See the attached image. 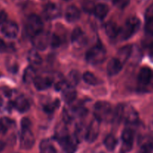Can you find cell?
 Segmentation results:
<instances>
[{
	"label": "cell",
	"mask_w": 153,
	"mask_h": 153,
	"mask_svg": "<svg viewBox=\"0 0 153 153\" xmlns=\"http://www.w3.org/2000/svg\"><path fill=\"white\" fill-rule=\"evenodd\" d=\"M33 82H34V87L38 91H43V90L47 89L52 84V80L49 78L40 77V76H37Z\"/></svg>",
	"instance_id": "obj_19"
},
{
	"label": "cell",
	"mask_w": 153,
	"mask_h": 153,
	"mask_svg": "<svg viewBox=\"0 0 153 153\" xmlns=\"http://www.w3.org/2000/svg\"><path fill=\"white\" fill-rule=\"evenodd\" d=\"M49 43H50V38L48 36V34L43 31L33 37V43L34 46L40 50L46 49Z\"/></svg>",
	"instance_id": "obj_11"
},
{
	"label": "cell",
	"mask_w": 153,
	"mask_h": 153,
	"mask_svg": "<svg viewBox=\"0 0 153 153\" xmlns=\"http://www.w3.org/2000/svg\"><path fill=\"white\" fill-rule=\"evenodd\" d=\"M130 2V0H113V3L118 8H125Z\"/></svg>",
	"instance_id": "obj_33"
},
{
	"label": "cell",
	"mask_w": 153,
	"mask_h": 153,
	"mask_svg": "<svg viewBox=\"0 0 153 153\" xmlns=\"http://www.w3.org/2000/svg\"><path fill=\"white\" fill-rule=\"evenodd\" d=\"M149 55L153 58V43L151 45L150 47H149Z\"/></svg>",
	"instance_id": "obj_41"
},
{
	"label": "cell",
	"mask_w": 153,
	"mask_h": 153,
	"mask_svg": "<svg viewBox=\"0 0 153 153\" xmlns=\"http://www.w3.org/2000/svg\"><path fill=\"white\" fill-rule=\"evenodd\" d=\"M7 15L4 10H0V25H2L4 22H7Z\"/></svg>",
	"instance_id": "obj_38"
},
{
	"label": "cell",
	"mask_w": 153,
	"mask_h": 153,
	"mask_svg": "<svg viewBox=\"0 0 153 153\" xmlns=\"http://www.w3.org/2000/svg\"><path fill=\"white\" fill-rule=\"evenodd\" d=\"M21 127L22 129L24 128H30L31 127V121L28 118H23L21 121Z\"/></svg>",
	"instance_id": "obj_37"
},
{
	"label": "cell",
	"mask_w": 153,
	"mask_h": 153,
	"mask_svg": "<svg viewBox=\"0 0 153 153\" xmlns=\"http://www.w3.org/2000/svg\"><path fill=\"white\" fill-rule=\"evenodd\" d=\"M60 43H61V41H60V39L58 36L55 35V34H53V35L51 37L50 44L52 47H57V46H59Z\"/></svg>",
	"instance_id": "obj_34"
},
{
	"label": "cell",
	"mask_w": 153,
	"mask_h": 153,
	"mask_svg": "<svg viewBox=\"0 0 153 153\" xmlns=\"http://www.w3.org/2000/svg\"><path fill=\"white\" fill-rule=\"evenodd\" d=\"M72 43L76 47L80 48L87 42L86 36L80 28H76L73 30L71 36Z\"/></svg>",
	"instance_id": "obj_12"
},
{
	"label": "cell",
	"mask_w": 153,
	"mask_h": 153,
	"mask_svg": "<svg viewBox=\"0 0 153 153\" xmlns=\"http://www.w3.org/2000/svg\"><path fill=\"white\" fill-rule=\"evenodd\" d=\"M40 152L41 153H57L56 149L49 140H43L40 143Z\"/></svg>",
	"instance_id": "obj_25"
},
{
	"label": "cell",
	"mask_w": 153,
	"mask_h": 153,
	"mask_svg": "<svg viewBox=\"0 0 153 153\" xmlns=\"http://www.w3.org/2000/svg\"><path fill=\"white\" fill-rule=\"evenodd\" d=\"M131 51H132V48L131 46H126L123 47L118 52V59L122 63L126 62L129 58Z\"/></svg>",
	"instance_id": "obj_22"
},
{
	"label": "cell",
	"mask_w": 153,
	"mask_h": 153,
	"mask_svg": "<svg viewBox=\"0 0 153 153\" xmlns=\"http://www.w3.org/2000/svg\"><path fill=\"white\" fill-rule=\"evenodd\" d=\"M13 107L21 113L27 111L30 108V104L28 100L23 96H19L13 102Z\"/></svg>",
	"instance_id": "obj_18"
},
{
	"label": "cell",
	"mask_w": 153,
	"mask_h": 153,
	"mask_svg": "<svg viewBox=\"0 0 153 153\" xmlns=\"http://www.w3.org/2000/svg\"><path fill=\"white\" fill-rule=\"evenodd\" d=\"M43 24L41 19L36 14H31L27 19L26 31L28 35L34 37L43 31Z\"/></svg>",
	"instance_id": "obj_4"
},
{
	"label": "cell",
	"mask_w": 153,
	"mask_h": 153,
	"mask_svg": "<svg viewBox=\"0 0 153 153\" xmlns=\"http://www.w3.org/2000/svg\"><path fill=\"white\" fill-rule=\"evenodd\" d=\"M134 131L130 128H126L122 134L123 144L121 146V152L126 153L129 152L133 146L134 141Z\"/></svg>",
	"instance_id": "obj_7"
},
{
	"label": "cell",
	"mask_w": 153,
	"mask_h": 153,
	"mask_svg": "<svg viewBox=\"0 0 153 153\" xmlns=\"http://www.w3.org/2000/svg\"><path fill=\"white\" fill-rule=\"evenodd\" d=\"M107 55L105 49L102 45H95L87 52L86 60L93 65L100 64L105 61Z\"/></svg>",
	"instance_id": "obj_2"
},
{
	"label": "cell",
	"mask_w": 153,
	"mask_h": 153,
	"mask_svg": "<svg viewBox=\"0 0 153 153\" xmlns=\"http://www.w3.org/2000/svg\"><path fill=\"white\" fill-rule=\"evenodd\" d=\"M1 32L9 38H15L19 33V27L17 24L12 21H7L1 26Z\"/></svg>",
	"instance_id": "obj_9"
},
{
	"label": "cell",
	"mask_w": 153,
	"mask_h": 153,
	"mask_svg": "<svg viewBox=\"0 0 153 153\" xmlns=\"http://www.w3.org/2000/svg\"><path fill=\"white\" fill-rule=\"evenodd\" d=\"M94 117L95 119L101 121H107L109 119H114V114L111 105L105 101H99L94 105Z\"/></svg>",
	"instance_id": "obj_1"
},
{
	"label": "cell",
	"mask_w": 153,
	"mask_h": 153,
	"mask_svg": "<svg viewBox=\"0 0 153 153\" xmlns=\"http://www.w3.org/2000/svg\"><path fill=\"white\" fill-rule=\"evenodd\" d=\"M152 73L149 67H143L140 69V72L138 73V83L140 86L144 87L149 85L150 82L151 78H152Z\"/></svg>",
	"instance_id": "obj_14"
},
{
	"label": "cell",
	"mask_w": 153,
	"mask_h": 153,
	"mask_svg": "<svg viewBox=\"0 0 153 153\" xmlns=\"http://www.w3.org/2000/svg\"><path fill=\"white\" fill-rule=\"evenodd\" d=\"M145 28H146V31L148 34L153 35V19L147 21Z\"/></svg>",
	"instance_id": "obj_36"
},
{
	"label": "cell",
	"mask_w": 153,
	"mask_h": 153,
	"mask_svg": "<svg viewBox=\"0 0 153 153\" xmlns=\"http://www.w3.org/2000/svg\"><path fill=\"white\" fill-rule=\"evenodd\" d=\"M104 144L108 150L113 151L116 147L117 144V140L116 137L114 136L109 134L105 139Z\"/></svg>",
	"instance_id": "obj_27"
},
{
	"label": "cell",
	"mask_w": 153,
	"mask_h": 153,
	"mask_svg": "<svg viewBox=\"0 0 153 153\" xmlns=\"http://www.w3.org/2000/svg\"><path fill=\"white\" fill-rule=\"evenodd\" d=\"M123 63L118 58H112L108 61L107 65V73L109 76H115L121 71Z\"/></svg>",
	"instance_id": "obj_13"
},
{
	"label": "cell",
	"mask_w": 153,
	"mask_h": 153,
	"mask_svg": "<svg viewBox=\"0 0 153 153\" xmlns=\"http://www.w3.org/2000/svg\"><path fill=\"white\" fill-rule=\"evenodd\" d=\"M82 9L87 13H94L96 4L91 0H83L82 1Z\"/></svg>",
	"instance_id": "obj_29"
},
{
	"label": "cell",
	"mask_w": 153,
	"mask_h": 153,
	"mask_svg": "<svg viewBox=\"0 0 153 153\" xmlns=\"http://www.w3.org/2000/svg\"><path fill=\"white\" fill-rule=\"evenodd\" d=\"M63 91V98L64 101L67 103H71L74 101L77 97V93L73 89V86L67 83L64 88L62 89Z\"/></svg>",
	"instance_id": "obj_17"
},
{
	"label": "cell",
	"mask_w": 153,
	"mask_h": 153,
	"mask_svg": "<svg viewBox=\"0 0 153 153\" xmlns=\"http://www.w3.org/2000/svg\"><path fill=\"white\" fill-rule=\"evenodd\" d=\"M145 18H146V21L151 20L153 19V4L150 5L146 10L145 13Z\"/></svg>",
	"instance_id": "obj_35"
},
{
	"label": "cell",
	"mask_w": 153,
	"mask_h": 153,
	"mask_svg": "<svg viewBox=\"0 0 153 153\" xmlns=\"http://www.w3.org/2000/svg\"><path fill=\"white\" fill-rule=\"evenodd\" d=\"M100 123L97 119L94 120L87 128L85 139L89 143H93L98 137L100 134Z\"/></svg>",
	"instance_id": "obj_8"
},
{
	"label": "cell",
	"mask_w": 153,
	"mask_h": 153,
	"mask_svg": "<svg viewBox=\"0 0 153 153\" xmlns=\"http://www.w3.org/2000/svg\"><path fill=\"white\" fill-rule=\"evenodd\" d=\"M13 125V121L8 117H1L0 119V134H5Z\"/></svg>",
	"instance_id": "obj_24"
},
{
	"label": "cell",
	"mask_w": 153,
	"mask_h": 153,
	"mask_svg": "<svg viewBox=\"0 0 153 153\" xmlns=\"http://www.w3.org/2000/svg\"><path fill=\"white\" fill-rule=\"evenodd\" d=\"M150 129L153 131V120L152 121V123H151L150 124Z\"/></svg>",
	"instance_id": "obj_43"
},
{
	"label": "cell",
	"mask_w": 153,
	"mask_h": 153,
	"mask_svg": "<svg viewBox=\"0 0 153 153\" xmlns=\"http://www.w3.org/2000/svg\"><path fill=\"white\" fill-rule=\"evenodd\" d=\"M28 61L31 65L38 67L41 64L42 58L35 49H31L28 53Z\"/></svg>",
	"instance_id": "obj_23"
},
{
	"label": "cell",
	"mask_w": 153,
	"mask_h": 153,
	"mask_svg": "<svg viewBox=\"0 0 153 153\" xmlns=\"http://www.w3.org/2000/svg\"><path fill=\"white\" fill-rule=\"evenodd\" d=\"M4 147H5V143H4V142H3L2 140H0V152L4 149Z\"/></svg>",
	"instance_id": "obj_40"
},
{
	"label": "cell",
	"mask_w": 153,
	"mask_h": 153,
	"mask_svg": "<svg viewBox=\"0 0 153 153\" xmlns=\"http://www.w3.org/2000/svg\"><path fill=\"white\" fill-rule=\"evenodd\" d=\"M35 143V138L31 128L22 129L20 135V147L23 149H30Z\"/></svg>",
	"instance_id": "obj_5"
},
{
	"label": "cell",
	"mask_w": 153,
	"mask_h": 153,
	"mask_svg": "<svg viewBox=\"0 0 153 153\" xmlns=\"http://www.w3.org/2000/svg\"><path fill=\"white\" fill-rule=\"evenodd\" d=\"M44 15L48 19H55L61 15V8L55 3H49L44 8Z\"/></svg>",
	"instance_id": "obj_15"
},
{
	"label": "cell",
	"mask_w": 153,
	"mask_h": 153,
	"mask_svg": "<svg viewBox=\"0 0 153 153\" xmlns=\"http://www.w3.org/2000/svg\"><path fill=\"white\" fill-rule=\"evenodd\" d=\"M149 84H150V85L153 87V73L152 75V78H151V80H150V82H149Z\"/></svg>",
	"instance_id": "obj_42"
},
{
	"label": "cell",
	"mask_w": 153,
	"mask_h": 153,
	"mask_svg": "<svg viewBox=\"0 0 153 153\" xmlns=\"http://www.w3.org/2000/svg\"><path fill=\"white\" fill-rule=\"evenodd\" d=\"M80 80V76H79V73L76 70H73L70 73L69 76V85L73 86V85H78Z\"/></svg>",
	"instance_id": "obj_31"
},
{
	"label": "cell",
	"mask_w": 153,
	"mask_h": 153,
	"mask_svg": "<svg viewBox=\"0 0 153 153\" xmlns=\"http://www.w3.org/2000/svg\"><path fill=\"white\" fill-rule=\"evenodd\" d=\"M58 142L62 147L64 153H73L76 151L77 146V139L71 137L68 134L58 137Z\"/></svg>",
	"instance_id": "obj_6"
},
{
	"label": "cell",
	"mask_w": 153,
	"mask_h": 153,
	"mask_svg": "<svg viewBox=\"0 0 153 153\" xmlns=\"http://www.w3.org/2000/svg\"><path fill=\"white\" fill-rule=\"evenodd\" d=\"M64 1H70V0H64Z\"/></svg>",
	"instance_id": "obj_44"
},
{
	"label": "cell",
	"mask_w": 153,
	"mask_h": 153,
	"mask_svg": "<svg viewBox=\"0 0 153 153\" xmlns=\"http://www.w3.org/2000/svg\"><path fill=\"white\" fill-rule=\"evenodd\" d=\"M101 153H103V152H101Z\"/></svg>",
	"instance_id": "obj_45"
},
{
	"label": "cell",
	"mask_w": 153,
	"mask_h": 153,
	"mask_svg": "<svg viewBox=\"0 0 153 153\" xmlns=\"http://www.w3.org/2000/svg\"><path fill=\"white\" fill-rule=\"evenodd\" d=\"M153 152V138H149L146 140L141 146L140 153H152Z\"/></svg>",
	"instance_id": "obj_30"
},
{
	"label": "cell",
	"mask_w": 153,
	"mask_h": 153,
	"mask_svg": "<svg viewBox=\"0 0 153 153\" xmlns=\"http://www.w3.org/2000/svg\"><path fill=\"white\" fill-rule=\"evenodd\" d=\"M81 16L79 9L75 5H70L67 8L65 12V17L68 22H73L79 20Z\"/></svg>",
	"instance_id": "obj_16"
},
{
	"label": "cell",
	"mask_w": 153,
	"mask_h": 153,
	"mask_svg": "<svg viewBox=\"0 0 153 153\" xmlns=\"http://www.w3.org/2000/svg\"><path fill=\"white\" fill-rule=\"evenodd\" d=\"M60 105V102L58 100H56L55 101L49 103V104L46 105L44 106V111L46 113H52L58 106Z\"/></svg>",
	"instance_id": "obj_32"
},
{
	"label": "cell",
	"mask_w": 153,
	"mask_h": 153,
	"mask_svg": "<svg viewBox=\"0 0 153 153\" xmlns=\"http://www.w3.org/2000/svg\"><path fill=\"white\" fill-rule=\"evenodd\" d=\"M36 76L35 70L31 67H28V68L25 69L23 74V81L25 83H30L31 82H34Z\"/></svg>",
	"instance_id": "obj_26"
},
{
	"label": "cell",
	"mask_w": 153,
	"mask_h": 153,
	"mask_svg": "<svg viewBox=\"0 0 153 153\" xmlns=\"http://www.w3.org/2000/svg\"><path fill=\"white\" fill-rule=\"evenodd\" d=\"M120 28L117 26L115 22H109L105 25V32L110 37H115L120 34Z\"/></svg>",
	"instance_id": "obj_20"
},
{
	"label": "cell",
	"mask_w": 153,
	"mask_h": 153,
	"mask_svg": "<svg viewBox=\"0 0 153 153\" xmlns=\"http://www.w3.org/2000/svg\"><path fill=\"white\" fill-rule=\"evenodd\" d=\"M123 119L130 124H134L138 121V114L132 106H124Z\"/></svg>",
	"instance_id": "obj_10"
},
{
	"label": "cell",
	"mask_w": 153,
	"mask_h": 153,
	"mask_svg": "<svg viewBox=\"0 0 153 153\" xmlns=\"http://www.w3.org/2000/svg\"><path fill=\"white\" fill-rule=\"evenodd\" d=\"M6 48H7L6 44L4 43V41H3L1 39H0V52H4L6 49Z\"/></svg>",
	"instance_id": "obj_39"
},
{
	"label": "cell",
	"mask_w": 153,
	"mask_h": 153,
	"mask_svg": "<svg viewBox=\"0 0 153 153\" xmlns=\"http://www.w3.org/2000/svg\"><path fill=\"white\" fill-rule=\"evenodd\" d=\"M83 79L87 84H89L91 85H97L100 83V81L97 79L95 75L93 74L90 72H86L83 75Z\"/></svg>",
	"instance_id": "obj_28"
},
{
	"label": "cell",
	"mask_w": 153,
	"mask_h": 153,
	"mask_svg": "<svg viewBox=\"0 0 153 153\" xmlns=\"http://www.w3.org/2000/svg\"><path fill=\"white\" fill-rule=\"evenodd\" d=\"M140 26V19L135 16L130 17L127 19L125 25L120 28V30L119 35L121 36L122 39L126 40V39L131 37L136 31H138Z\"/></svg>",
	"instance_id": "obj_3"
},
{
	"label": "cell",
	"mask_w": 153,
	"mask_h": 153,
	"mask_svg": "<svg viewBox=\"0 0 153 153\" xmlns=\"http://www.w3.org/2000/svg\"><path fill=\"white\" fill-rule=\"evenodd\" d=\"M109 8L106 4H98L96 5L95 10H94V14L99 19H104L107 14L108 13Z\"/></svg>",
	"instance_id": "obj_21"
}]
</instances>
